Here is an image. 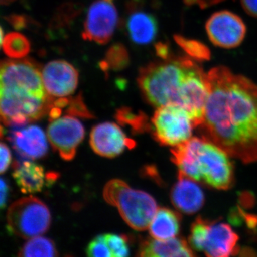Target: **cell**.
<instances>
[{"mask_svg": "<svg viewBox=\"0 0 257 257\" xmlns=\"http://www.w3.org/2000/svg\"><path fill=\"white\" fill-rule=\"evenodd\" d=\"M208 77L203 138L243 163L256 162L257 86L224 67L211 69Z\"/></svg>", "mask_w": 257, "mask_h": 257, "instance_id": "cell-1", "label": "cell"}, {"mask_svg": "<svg viewBox=\"0 0 257 257\" xmlns=\"http://www.w3.org/2000/svg\"><path fill=\"white\" fill-rule=\"evenodd\" d=\"M138 83L145 100L154 106H181L194 127L202 125L209 94L208 74L187 57L152 62L139 71Z\"/></svg>", "mask_w": 257, "mask_h": 257, "instance_id": "cell-2", "label": "cell"}, {"mask_svg": "<svg viewBox=\"0 0 257 257\" xmlns=\"http://www.w3.org/2000/svg\"><path fill=\"white\" fill-rule=\"evenodd\" d=\"M171 153L179 174L221 190L232 185L234 170L229 155L207 139L190 138L174 147Z\"/></svg>", "mask_w": 257, "mask_h": 257, "instance_id": "cell-3", "label": "cell"}, {"mask_svg": "<svg viewBox=\"0 0 257 257\" xmlns=\"http://www.w3.org/2000/svg\"><path fill=\"white\" fill-rule=\"evenodd\" d=\"M103 197L108 204L117 208L125 222L136 231L150 227L157 211L156 201L151 195L132 189L121 179L109 181L103 190Z\"/></svg>", "mask_w": 257, "mask_h": 257, "instance_id": "cell-4", "label": "cell"}, {"mask_svg": "<svg viewBox=\"0 0 257 257\" xmlns=\"http://www.w3.org/2000/svg\"><path fill=\"white\" fill-rule=\"evenodd\" d=\"M0 93L48 98L40 67L29 59L5 60L0 72Z\"/></svg>", "mask_w": 257, "mask_h": 257, "instance_id": "cell-5", "label": "cell"}, {"mask_svg": "<svg viewBox=\"0 0 257 257\" xmlns=\"http://www.w3.org/2000/svg\"><path fill=\"white\" fill-rule=\"evenodd\" d=\"M7 227L10 234L32 239L50 229L51 214L46 204L38 198H21L10 206L7 214Z\"/></svg>", "mask_w": 257, "mask_h": 257, "instance_id": "cell-6", "label": "cell"}, {"mask_svg": "<svg viewBox=\"0 0 257 257\" xmlns=\"http://www.w3.org/2000/svg\"><path fill=\"white\" fill-rule=\"evenodd\" d=\"M238 235L224 223L197 218L191 227L189 244L195 251L207 256L226 257L236 254Z\"/></svg>", "mask_w": 257, "mask_h": 257, "instance_id": "cell-7", "label": "cell"}, {"mask_svg": "<svg viewBox=\"0 0 257 257\" xmlns=\"http://www.w3.org/2000/svg\"><path fill=\"white\" fill-rule=\"evenodd\" d=\"M151 123L154 138L165 146L176 147L187 141L194 127L188 111L177 105L158 107Z\"/></svg>", "mask_w": 257, "mask_h": 257, "instance_id": "cell-8", "label": "cell"}, {"mask_svg": "<svg viewBox=\"0 0 257 257\" xmlns=\"http://www.w3.org/2000/svg\"><path fill=\"white\" fill-rule=\"evenodd\" d=\"M117 24L118 13L114 0H96L88 10L83 39L105 45L114 35Z\"/></svg>", "mask_w": 257, "mask_h": 257, "instance_id": "cell-9", "label": "cell"}, {"mask_svg": "<svg viewBox=\"0 0 257 257\" xmlns=\"http://www.w3.org/2000/svg\"><path fill=\"white\" fill-rule=\"evenodd\" d=\"M84 126L72 115L50 120L47 135L49 142L62 160L71 161L84 138Z\"/></svg>", "mask_w": 257, "mask_h": 257, "instance_id": "cell-10", "label": "cell"}, {"mask_svg": "<svg viewBox=\"0 0 257 257\" xmlns=\"http://www.w3.org/2000/svg\"><path fill=\"white\" fill-rule=\"evenodd\" d=\"M206 30L214 45L226 49L241 45L246 32L242 20L238 15L225 10L211 15L206 24Z\"/></svg>", "mask_w": 257, "mask_h": 257, "instance_id": "cell-11", "label": "cell"}, {"mask_svg": "<svg viewBox=\"0 0 257 257\" xmlns=\"http://www.w3.org/2000/svg\"><path fill=\"white\" fill-rule=\"evenodd\" d=\"M42 77L47 94L53 99L67 97L78 86V71L65 60L47 63L42 69Z\"/></svg>", "mask_w": 257, "mask_h": 257, "instance_id": "cell-12", "label": "cell"}, {"mask_svg": "<svg viewBox=\"0 0 257 257\" xmlns=\"http://www.w3.org/2000/svg\"><path fill=\"white\" fill-rule=\"evenodd\" d=\"M89 143L93 151L106 158H114L121 155L125 149H133L136 143L126 138L117 124L104 122L96 125L92 130Z\"/></svg>", "mask_w": 257, "mask_h": 257, "instance_id": "cell-13", "label": "cell"}, {"mask_svg": "<svg viewBox=\"0 0 257 257\" xmlns=\"http://www.w3.org/2000/svg\"><path fill=\"white\" fill-rule=\"evenodd\" d=\"M172 204L179 211L187 214L197 212L204 205V195L202 189L194 179L179 174L178 182L171 192Z\"/></svg>", "mask_w": 257, "mask_h": 257, "instance_id": "cell-14", "label": "cell"}, {"mask_svg": "<svg viewBox=\"0 0 257 257\" xmlns=\"http://www.w3.org/2000/svg\"><path fill=\"white\" fill-rule=\"evenodd\" d=\"M11 141L20 155L32 160L45 157L48 150L45 133L34 125L15 131L12 134Z\"/></svg>", "mask_w": 257, "mask_h": 257, "instance_id": "cell-15", "label": "cell"}, {"mask_svg": "<svg viewBox=\"0 0 257 257\" xmlns=\"http://www.w3.org/2000/svg\"><path fill=\"white\" fill-rule=\"evenodd\" d=\"M126 31L130 40L139 45L151 43L158 33L156 18L143 10H133L126 20Z\"/></svg>", "mask_w": 257, "mask_h": 257, "instance_id": "cell-16", "label": "cell"}, {"mask_svg": "<svg viewBox=\"0 0 257 257\" xmlns=\"http://www.w3.org/2000/svg\"><path fill=\"white\" fill-rule=\"evenodd\" d=\"M138 255L144 257L194 256L192 248L181 238L166 240L147 239L142 241Z\"/></svg>", "mask_w": 257, "mask_h": 257, "instance_id": "cell-17", "label": "cell"}, {"mask_svg": "<svg viewBox=\"0 0 257 257\" xmlns=\"http://www.w3.org/2000/svg\"><path fill=\"white\" fill-rule=\"evenodd\" d=\"M13 176L20 191L25 194L41 192L47 180L43 167L28 161L19 165Z\"/></svg>", "mask_w": 257, "mask_h": 257, "instance_id": "cell-18", "label": "cell"}, {"mask_svg": "<svg viewBox=\"0 0 257 257\" xmlns=\"http://www.w3.org/2000/svg\"><path fill=\"white\" fill-rule=\"evenodd\" d=\"M180 226V216L167 208H159L152 219L150 234L153 239L166 240L175 237Z\"/></svg>", "mask_w": 257, "mask_h": 257, "instance_id": "cell-19", "label": "cell"}, {"mask_svg": "<svg viewBox=\"0 0 257 257\" xmlns=\"http://www.w3.org/2000/svg\"><path fill=\"white\" fill-rule=\"evenodd\" d=\"M1 45L5 55L13 59H22L28 55L30 50L28 39L19 32H10L4 37L2 29Z\"/></svg>", "mask_w": 257, "mask_h": 257, "instance_id": "cell-20", "label": "cell"}, {"mask_svg": "<svg viewBox=\"0 0 257 257\" xmlns=\"http://www.w3.org/2000/svg\"><path fill=\"white\" fill-rule=\"evenodd\" d=\"M18 255L24 257H52L58 256V251L52 240L38 236L27 241Z\"/></svg>", "mask_w": 257, "mask_h": 257, "instance_id": "cell-21", "label": "cell"}, {"mask_svg": "<svg viewBox=\"0 0 257 257\" xmlns=\"http://www.w3.org/2000/svg\"><path fill=\"white\" fill-rule=\"evenodd\" d=\"M115 118L122 126L131 128L135 134H140L151 131L152 124L148 122V118L144 113L135 112L131 108H120L116 111Z\"/></svg>", "mask_w": 257, "mask_h": 257, "instance_id": "cell-22", "label": "cell"}, {"mask_svg": "<svg viewBox=\"0 0 257 257\" xmlns=\"http://www.w3.org/2000/svg\"><path fill=\"white\" fill-rule=\"evenodd\" d=\"M175 40L191 58L197 61L210 60V50L202 42L187 39L181 35H175Z\"/></svg>", "mask_w": 257, "mask_h": 257, "instance_id": "cell-23", "label": "cell"}, {"mask_svg": "<svg viewBox=\"0 0 257 257\" xmlns=\"http://www.w3.org/2000/svg\"><path fill=\"white\" fill-rule=\"evenodd\" d=\"M130 62L127 51L124 45L116 44L108 50L105 60L103 61L101 68L120 70L126 68Z\"/></svg>", "mask_w": 257, "mask_h": 257, "instance_id": "cell-24", "label": "cell"}, {"mask_svg": "<svg viewBox=\"0 0 257 257\" xmlns=\"http://www.w3.org/2000/svg\"><path fill=\"white\" fill-rule=\"evenodd\" d=\"M105 239L106 243L112 253V256H130V248H128L127 239L125 236L114 234H106Z\"/></svg>", "mask_w": 257, "mask_h": 257, "instance_id": "cell-25", "label": "cell"}, {"mask_svg": "<svg viewBox=\"0 0 257 257\" xmlns=\"http://www.w3.org/2000/svg\"><path fill=\"white\" fill-rule=\"evenodd\" d=\"M88 256L111 257L112 253L108 246L105 234L99 235L90 241L86 248Z\"/></svg>", "mask_w": 257, "mask_h": 257, "instance_id": "cell-26", "label": "cell"}, {"mask_svg": "<svg viewBox=\"0 0 257 257\" xmlns=\"http://www.w3.org/2000/svg\"><path fill=\"white\" fill-rule=\"evenodd\" d=\"M67 109L66 112L67 114L72 116H79L84 119H91L93 118V115L90 112L83 101L82 96L79 95L74 98H70Z\"/></svg>", "mask_w": 257, "mask_h": 257, "instance_id": "cell-27", "label": "cell"}, {"mask_svg": "<svg viewBox=\"0 0 257 257\" xmlns=\"http://www.w3.org/2000/svg\"><path fill=\"white\" fill-rule=\"evenodd\" d=\"M0 150H1V169H0V171H1V173L3 174L9 168L12 162V155L9 147L4 143H1Z\"/></svg>", "mask_w": 257, "mask_h": 257, "instance_id": "cell-28", "label": "cell"}, {"mask_svg": "<svg viewBox=\"0 0 257 257\" xmlns=\"http://www.w3.org/2000/svg\"><path fill=\"white\" fill-rule=\"evenodd\" d=\"M241 3L246 13L257 18V0H241Z\"/></svg>", "mask_w": 257, "mask_h": 257, "instance_id": "cell-29", "label": "cell"}, {"mask_svg": "<svg viewBox=\"0 0 257 257\" xmlns=\"http://www.w3.org/2000/svg\"><path fill=\"white\" fill-rule=\"evenodd\" d=\"M225 0H184L186 5L191 6L193 5H197L202 9L207 8L208 7L213 6V5L219 4L221 2Z\"/></svg>", "mask_w": 257, "mask_h": 257, "instance_id": "cell-30", "label": "cell"}, {"mask_svg": "<svg viewBox=\"0 0 257 257\" xmlns=\"http://www.w3.org/2000/svg\"><path fill=\"white\" fill-rule=\"evenodd\" d=\"M9 196V186L4 178L1 179V198H0V207L1 209L6 207L7 201Z\"/></svg>", "mask_w": 257, "mask_h": 257, "instance_id": "cell-31", "label": "cell"}, {"mask_svg": "<svg viewBox=\"0 0 257 257\" xmlns=\"http://www.w3.org/2000/svg\"><path fill=\"white\" fill-rule=\"evenodd\" d=\"M157 55L162 60H166L170 57V48L167 45L162 42H159L155 45Z\"/></svg>", "mask_w": 257, "mask_h": 257, "instance_id": "cell-32", "label": "cell"}, {"mask_svg": "<svg viewBox=\"0 0 257 257\" xmlns=\"http://www.w3.org/2000/svg\"><path fill=\"white\" fill-rule=\"evenodd\" d=\"M12 1H13V0H2V3H5V4H6V3H9Z\"/></svg>", "mask_w": 257, "mask_h": 257, "instance_id": "cell-33", "label": "cell"}]
</instances>
